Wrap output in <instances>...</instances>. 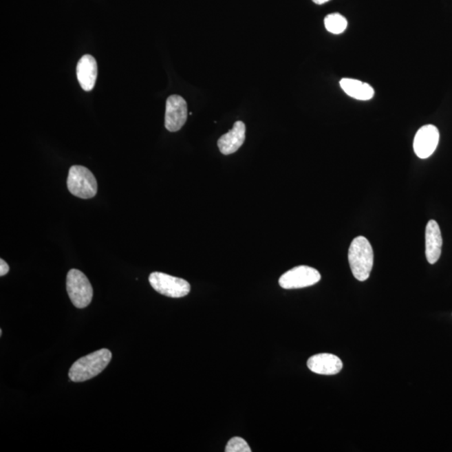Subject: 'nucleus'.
<instances>
[{
    "label": "nucleus",
    "mask_w": 452,
    "mask_h": 452,
    "mask_svg": "<svg viewBox=\"0 0 452 452\" xmlns=\"http://www.w3.org/2000/svg\"><path fill=\"white\" fill-rule=\"evenodd\" d=\"M111 358L110 350L102 349L79 358L69 369V380L78 383L98 376L109 365Z\"/></svg>",
    "instance_id": "nucleus-1"
},
{
    "label": "nucleus",
    "mask_w": 452,
    "mask_h": 452,
    "mask_svg": "<svg viewBox=\"0 0 452 452\" xmlns=\"http://www.w3.org/2000/svg\"><path fill=\"white\" fill-rule=\"evenodd\" d=\"M349 261L352 273L358 281L369 279L374 265V251L368 239L364 237L353 239L349 250Z\"/></svg>",
    "instance_id": "nucleus-2"
},
{
    "label": "nucleus",
    "mask_w": 452,
    "mask_h": 452,
    "mask_svg": "<svg viewBox=\"0 0 452 452\" xmlns=\"http://www.w3.org/2000/svg\"><path fill=\"white\" fill-rule=\"evenodd\" d=\"M67 188L71 194L78 198H94L98 193V182L90 170L84 166L74 165L69 170Z\"/></svg>",
    "instance_id": "nucleus-3"
},
{
    "label": "nucleus",
    "mask_w": 452,
    "mask_h": 452,
    "mask_svg": "<svg viewBox=\"0 0 452 452\" xmlns=\"http://www.w3.org/2000/svg\"><path fill=\"white\" fill-rule=\"evenodd\" d=\"M67 290L69 299L76 308H85L92 303L94 289L87 276L80 270H69L67 277Z\"/></svg>",
    "instance_id": "nucleus-4"
},
{
    "label": "nucleus",
    "mask_w": 452,
    "mask_h": 452,
    "mask_svg": "<svg viewBox=\"0 0 452 452\" xmlns=\"http://www.w3.org/2000/svg\"><path fill=\"white\" fill-rule=\"evenodd\" d=\"M149 283L156 292L162 295L173 297V299L184 297L191 292V285L187 281L165 273H151Z\"/></svg>",
    "instance_id": "nucleus-5"
},
{
    "label": "nucleus",
    "mask_w": 452,
    "mask_h": 452,
    "mask_svg": "<svg viewBox=\"0 0 452 452\" xmlns=\"http://www.w3.org/2000/svg\"><path fill=\"white\" fill-rule=\"evenodd\" d=\"M320 280L318 270L308 266H299L285 272L280 277L279 284L284 289H299L311 287Z\"/></svg>",
    "instance_id": "nucleus-6"
},
{
    "label": "nucleus",
    "mask_w": 452,
    "mask_h": 452,
    "mask_svg": "<svg viewBox=\"0 0 452 452\" xmlns=\"http://www.w3.org/2000/svg\"><path fill=\"white\" fill-rule=\"evenodd\" d=\"M187 103L182 96H170L166 102L165 127L169 132H177L187 121Z\"/></svg>",
    "instance_id": "nucleus-7"
},
{
    "label": "nucleus",
    "mask_w": 452,
    "mask_h": 452,
    "mask_svg": "<svg viewBox=\"0 0 452 452\" xmlns=\"http://www.w3.org/2000/svg\"><path fill=\"white\" fill-rule=\"evenodd\" d=\"M440 133L434 125L420 127L414 138V151L420 158H427L433 154L439 144Z\"/></svg>",
    "instance_id": "nucleus-8"
},
{
    "label": "nucleus",
    "mask_w": 452,
    "mask_h": 452,
    "mask_svg": "<svg viewBox=\"0 0 452 452\" xmlns=\"http://www.w3.org/2000/svg\"><path fill=\"white\" fill-rule=\"evenodd\" d=\"M308 369L315 374L322 376H334L343 369L341 359L331 354L314 355L308 360Z\"/></svg>",
    "instance_id": "nucleus-9"
},
{
    "label": "nucleus",
    "mask_w": 452,
    "mask_h": 452,
    "mask_svg": "<svg viewBox=\"0 0 452 452\" xmlns=\"http://www.w3.org/2000/svg\"><path fill=\"white\" fill-rule=\"evenodd\" d=\"M246 140V125L241 121L235 122L230 130L218 140V147L223 154L230 155L241 148Z\"/></svg>",
    "instance_id": "nucleus-10"
},
{
    "label": "nucleus",
    "mask_w": 452,
    "mask_h": 452,
    "mask_svg": "<svg viewBox=\"0 0 452 452\" xmlns=\"http://www.w3.org/2000/svg\"><path fill=\"white\" fill-rule=\"evenodd\" d=\"M76 76L84 91L90 92L94 88L98 78V63L94 56L85 55L80 58L77 63Z\"/></svg>",
    "instance_id": "nucleus-11"
},
{
    "label": "nucleus",
    "mask_w": 452,
    "mask_h": 452,
    "mask_svg": "<svg viewBox=\"0 0 452 452\" xmlns=\"http://www.w3.org/2000/svg\"><path fill=\"white\" fill-rule=\"evenodd\" d=\"M442 233L438 223L431 219L426 228V256L429 263L435 264L438 262L442 254Z\"/></svg>",
    "instance_id": "nucleus-12"
},
{
    "label": "nucleus",
    "mask_w": 452,
    "mask_h": 452,
    "mask_svg": "<svg viewBox=\"0 0 452 452\" xmlns=\"http://www.w3.org/2000/svg\"><path fill=\"white\" fill-rule=\"evenodd\" d=\"M340 87L347 95L357 100H368L374 95V90L370 85L358 80L343 78L340 82Z\"/></svg>",
    "instance_id": "nucleus-13"
},
{
    "label": "nucleus",
    "mask_w": 452,
    "mask_h": 452,
    "mask_svg": "<svg viewBox=\"0 0 452 452\" xmlns=\"http://www.w3.org/2000/svg\"><path fill=\"white\" fill-rule=\"evenodd\" d=\"M324 25L328 32L334 34H342L347 27V19L339 14H328L324 19Z\"/></svg>",
    "instance_id": "nucleus-14"
},
{
    "label": "nucleus",
    "mask_w": 452,
    "mask_h": 452,
    "mask_svg": "<svg viewBox=\"0 0 452 452\" xmlns=\"http://www.w3.org/2000/svg\"><path fill=\"white\" fill-rule=\"evenodd\" d=\"M226 452H250L251 449L246 440L241 438H233L229 440L226 447Z\"/></svg>",
    "instance_id": "nucleus-15"
},
{
    "label": "nucleus",
    "mask_w": 452,
    "mask_h": 452,
    "mask_svg": "<svg viewBox=\"0 0 452 452\" xmlns=\"http://www.w3.org/2000/svg\"><path fill=\"white\" fill-rule=\"evenodd\" d=\"M10 272V266L3 259H0V276H6Z\"/></svg>",
    "instance_id": "nucleus-16"
},
{
    "label": "nucleus",
    "mask_w": 452,
    "mask_h": 452,
    "mask_svg": "<svg viewBox=\"0 0 452 452\" xmlns=\"http://www.w3.org/2000/svg\"><path fill=\"white\" fill-rule=\"evenodd\" d=\"M316 5H323V3H325L328 1H330V0H312Z\"/></svg>",
    "instance_id": "nucleus-17"
},
{
    "label": "nucleus",
    "mask_w": 452,
    "mask_h": 452,
    "mask_svg": "<svg viewBox=\"0 0 452 452\" xmlns=\"http://www.w3.org/2000/svg\"><path fill=\"white\" fill-rule=\"evenodd\" d=\"M0 336H2V330H0Z\"/></svg>",
    "instance_id": "nucleus-18"
}]
</instances>
